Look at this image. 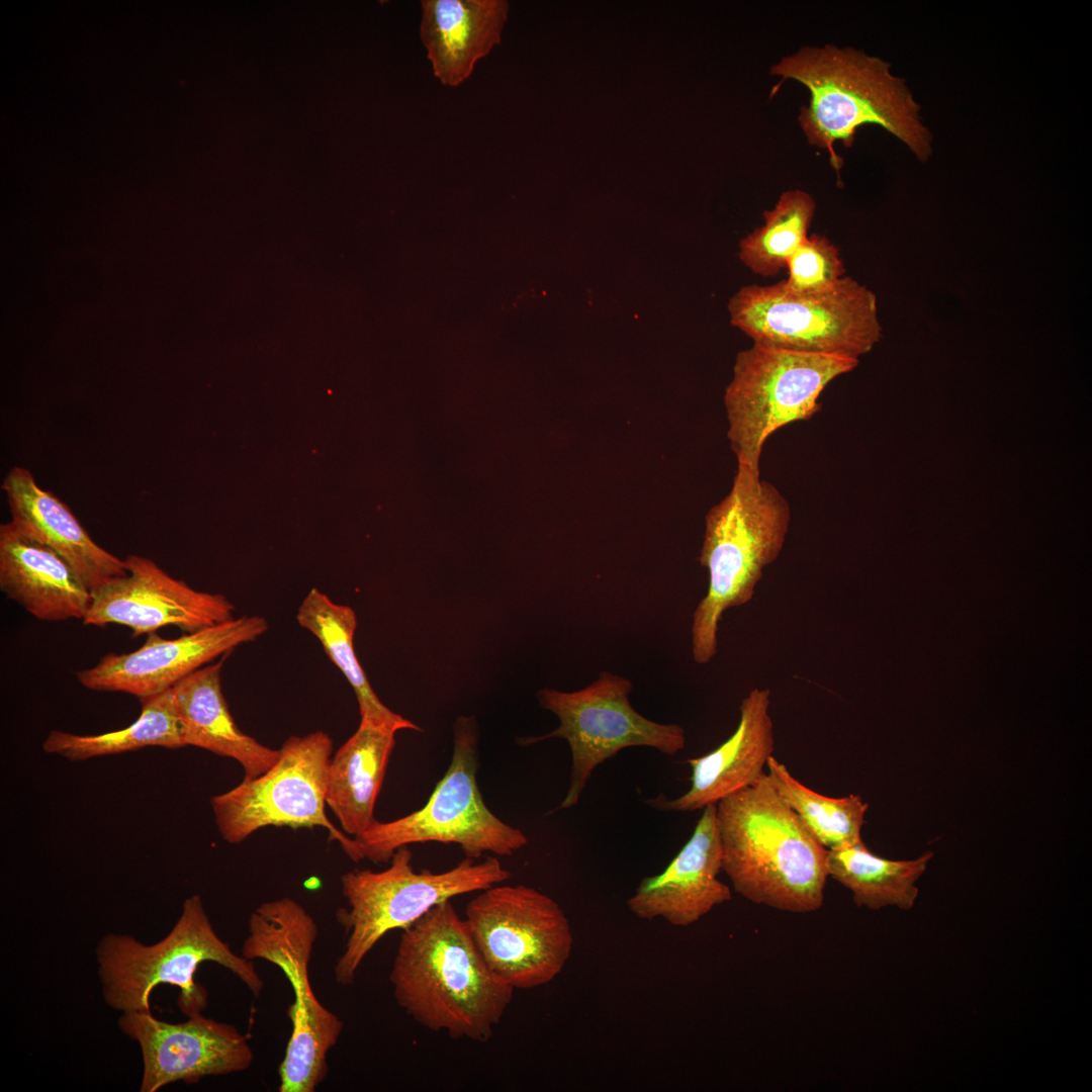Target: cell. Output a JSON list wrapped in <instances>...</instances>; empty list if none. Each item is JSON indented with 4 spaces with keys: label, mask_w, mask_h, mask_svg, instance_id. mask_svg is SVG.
I'll use <instances>...</instances> for the list:
<instances>
[{
    "label": "cell",
    "mask_w": 1092,
    "mask_h": 1092,
    "mask_svg": "<svg viewBox=\"0 0 1092 1092\" xmlns=\"http://www.w3.org/2000/svg\"><path fill=\"white\" fill-rule=\"evenodd\" d=\"M95 954L104 1002L121 1013L151 1010V995L162 984L179 990L177 1006L184 1015L202 1013L208 992L195 975L205 962L228 969L255 997L264 987L253 961L218 936L198 894L183 902L179 918L161 940L145 944L128 934L107 933Z\"/></svg>",
    "instance_id": "obj_5"
},
{
    "label": "cell",
    "mask_w": 1092,
    "mask_h": 1092,
    "mask_svg": "<svg viewBox=\"0 0 1092 1092\" xmlns=\"http://www.w3.org/2000/svg\"><path fill=\"white\" fill-rule=\"evenodd\" d=\"M142 711L127 727L96 735L52 730L42 744L44 752L71 761L119 754L148 746L184 747L182 728L172 688L141 700Z\"/></svg>",
    "instance_id": "obj_26"
},
{
    "label": "cell",
    "mask_w": 1092,
    "mask_h": 1092,
    "mask_svg": "<svg viewBox=\"0 0 1092 1092\" xmlns=\"http://www.w3.org/2000/svg\"><path fill=\"white\" fill-rule=\"evenodd\" d=\"M223 660L203 666L178 681L173 695L185 746L192 745L233 758L251 780L278 759L272 749L244 733L236 724L221 690Z\"/></svg>",
    "instance_id": "obj_22"
},
{
    "label": "cell",
    "mask_w": 1092,
    "mask_h": 1092,
    "mask_svg": "<svg viewBox=\"0 0 1092 1092\" xmlns=\"http://www.w3.org/2000/svg\"><path fill=\"white\" fill-rule=\"evenodd\" d=\"M790 520L788 500L761 479L759 467L737 462L729 493L705 518L699 561L708 570L709 587L693 614L696 663L716 655L723 614L751 601L764 568L784 547Z\"/></svg>",
    "instance_id": "obj_4"
},
{
    "label": "cell",
    "mask_w": 1092,
    "mask_h": 1092,
    "mask_svg": "<svg viewBox=\"0 0 1092 1092\" xmlns=\"http://www.w3.org/2000/svg\"><path fill=\"white\" fill-rule=\"evenodd\" d=\"M11 521L21 533L59 553L92 592L126 573L124 560L100 547L69 507L42 489L31 472L15 466L2 482Z\"/></svg>",
    "instance_id": "obj_19"
},
{
    "label": "cell",
    "mask_w": 1092,
    "mask_h": 1092,
    "mask_svg": "<svg viewBox=\"0 0 1092 1092\" xmlns=\"http://www.w3.org/2000/svg\"><path fill=\"white\" fill-rule=\"evenodd\" d=\"M332 749L333 741L323 731L291 736L267 771L213 796L210 804L221 837L236 844L267 826L323 827L353 861H360L356 839L340 831L326 815Z\"/></svg>",
    "instance_id": "obj_11"
},
{
    "label": "cell",
    "mask_w": 1092,
    "mask_h": 1092,
    "mask_svg": "<svg viewBox=\"0 0 1092 1092\" xmlns=\"http://www.w3.org/2000/svg\"><path fill=\"white\" fill-rule=\"evenodd\" d=\"M0 587L41 621L83 620L91 604V590L74 568L10 522L0 526Z\"/></svg>",
    "instance_id": "obj_20"
},
{
    "label": "cell",
    "mask_w": 1092,
    "mask_h": 1092,
    "mask_svg": "<svg viewBox=\"0 0 1092 1092\" xmlns=\"http://www.w3.org/2000/svg\"><path fill=\"white\" fill-rule=\"evenodd\" d=\"M788 277L781 281L794 294H821L843 277L845 268L838 248L825 236L812 234L787 262Z\"/></svg>",
    "instance_id": "obj_29"
},
{
    "label": "cell",
    "mask_w": 1092,
    "mask_h": 1092,
    "mask_svg": "<svg viewBox=\"0 0 1092 1092\" xmlns=\"http://www.w3.org/2000/svg\"><path fill=\"white\" fill-rule=\"evenodd\" d=\"M496 884L465 909L472 940L490 971L514 989L553 981L571 954L567 916L546 894L525 885Z\"/></svg>",
    "instance_id": "obj_13"
},
{
    "label": "cell",
    "mask_w": 1092,
    "mask_h": 1092,
    "mask_svg": "<svg viewBox=\"0 0 1092 1092\" xmlns=\"http://www.w3.org/2000/svg\"><path fill=\"white\" fill-rule=\"evenodd\" d=\"M318 929L297 901L285 897L259 905L250 915L242 956L276 966L287 979L293 1002L279 1092H313L329 1072L328 1055L343 1031V1021L322 1004L309 981L308 966Z\"/></svg>",
    "instance_id": "obj_7"
},
{
    "label": "cell",
    "mask_w": 1092,
    "mask_h": 1092,
    "mask_svg": "<svg viewBox=\"0 0 1092 1092\" xmlns=\"http://www.w3.org/2000/svg\"><path fill=\"white\" fill-rule=\"evenodd\" d=\"M477 743L474 717H459L450 765L426 805L392 821L376 820L356 837L361 860L389 862L399 847L412 843H455L473 860L484 852L511 855L528 843L522 830L505 823L485 805L476 779Z\"/></svg>",
    "instance_id": "obj_9"
},
{
    "label": "cell",
    "mask_w": 1092,
    "mask_h": 1092,
    "mask_svg": "<svg viewBox=\"0 0 1092 1092\" xmlns=\"http://www.w3.org/2000/svg\"><path fill=\"white\" fill-rule=\"evenodd\" d=\"M770 74L808 88L810 102L801 109L800 125L810 145L829 154L838 178L843 159L834 144L851 147L856 129L864 124L882 126L919 160L930 156L931 135L920 120L919 106L885 61L851 48L805 47L782 58Z\"/></svg>",
    "instance_id": "obj_3"
},
{
    "label": "cell",
    "mask_w": 1092,
    "mask_h": 1092,
    "mask_svg": "<svg viewBox=\"0 0 1092 1092\" xmlns=\"http://www.w3.org/2000/svg\"><path fill=\"white\" fill-rule=\"evenodd\" d=\"M389 980L418 1024L476 1042L492 1036L515 991L487 967L450 900L402 930Z\"/></svg>",
    "instance_id": "obj_1"
},
{
    "label": "cell",
    "mask_w": 1092,
    "mask_h": 1092,
    "mask_svg": "<svg viewBox=\"0 0 1092 1092\" xmlns=\"http://www.w3.org/2000/svg\"><path fill=\"white\" fill-rule=\"evenodd\" d=\"M117 1025L142 1052L141 1092H156L176 1082L197 1083L205 1077L247 1070L253 1051L233 1024L202 1013L182 1022H168L151 1010L121 1013Z\"/></svg>",
    "instance_id": "obj_14"
},
{
    "label": "cell",
    "mask_w": 1092,
    "mask_h": 1092,
    "mask_svg": "<svg viewBox=\"0 0 1092 1092\" xmlns=\"http://www.w3.org/2000/svg\"><path fill=\"white\" fill-rule=\"evenodd\" d=\"M397 731L361 719L355 733L331 757L326 804L341 827L354 838L376 821L374 806L380 793Z\"/></svg>",
    "instance_id": "obj_23"
},
{
    "label": "cell",
    "mask_w": 1092,
    "mask_h": 1092,
    "mask_svg": "<svg viewBox=\"0 0 1092 1092\" xmlns=\"http://www.w3.org/2000/svg\"><path fill=\"white\" fill-rule=\"evenodd\" d=\"M407 845L399 847L381 872L355 870L341 877L348 908L337 912L347 939L334 967L339 985L354 983L357 972L379 940L405 929L436 905L459 895L480 892L511 877L494 856L474 863L466 857L442 873L416 872Z\"/></svg>",
    "instance_id": "obj_6"
},
{
    "label": "cell",
    "mask_w": 1092,
    "mask_h": 1092,
    "mask_svg": "<svg viewBox=\"0 0 1092 1092\" xmlns=\"http://www.w3.org/2000/svg\"><path fill=\"white\" fill-rule=\"evenodd\" d=\"M815 209V200L809 193L784 192L775 207L763 212L764 223L740 241L741 262L763 277L779 274L809 236Z\"/></svg>",
    "instance_id": "obj_28"
},
{
    "label": "cell",
    "mask_w": 1092,
    "mask_h": 1092,
    "mask_svg": "<svg viewBox=\"0 0 1092 1092\" xmlns=\"http://www.w3.org/2000/svg\"><path fill=\"white\" fill-rule=\"evenodd\" d=\"M858 360L753 345L736 355L724 394L727 437L737 462L759 467L767 438L782 427L811 419L819 397Z\"/></svg>",
    "instance_id": "obj_10"
},
{
    "label": "cell",
    "mask_w": 1092,
    "mask_h": 1092,
    "mask_svg": "<svg viewBox=\"0 0 1092 1092\" xmlns=\"http://www.w3.org/2000/svg\"><path fill=\"white\" fill-rule=\"evenodd\" d=\"M632 682L603 671L590 685L574 692L541 689L540 706L557 716L559 726L543 736L526 737L521 745L560 738L571 750L568 791L558 809L577 804L595 768L628 747H650L674 755L685 748V730L658 723L638 713L629 701Z\"/></svg>",
    "instance_id": "obj_12"
},
{
    "label": "cell",
    "mask_w": 1092,
    "mask_h": 1092,
    "mask_svg": "<svg viewBox=\"0 0 1092 1092\" xmlns=\"http://www.w3.org/2000/svg\"><path fill=\"white\" fill-rule=\"evenodd\" d=\"M124 562L125 574L91 592L85 625L118 624L138 637L165 626L192 633L235 618V607L224 596L194 589L150 558L129 555Z\"/></svg>",
    "instance_id": "obj_15"
},
{
    "label": "cell",
    "mask_w": 1092,
    "mask_h": 1092,
    "mask_svg": "<svg viewBox=\"0 0 1092 1092\" xmlns=\"http://www.w3.org/2000/svg\"><path fill=\"white\" fill-rule=\"evenodd\" d=\"M931 850L913 859L894 860L874 854L859 842L827 850L828 876L852 893L857 907L910 910L919 894L916 883L933 857Z\"/></svg>",
    "instance_id": "obj_25"
},
{
    "label": "cell",
    "mask_w": 1092,
    "mask_h": 1092,
    "mask_svg": "<svg viewBox=\"0 0 1092 1092\" xmlns=\"http://www.w3.org/2000/svg\"><path fill=\"white\" fill-rule=\"evenodd\" d=\"M730 323L765 347L858 360L880 340L876 295L850 277L821 294H794L781 281L747 285L728 303Z\"/></svg>",
    "instance_id": "obj_8"
},
{
    "label": "cell",
    "mask_w": 1092,
    "mask_h": 1092,
    "mask_svg": "<svg viewBox=\"0 0 1092 1092\" xmlns=\"http://www.w3.org/2000/svg\"><path fill=\"white\" fill-rule=\"evenodd\" d=\"M766 768L779 795L827 850L845 848L861 840L869 805L860 796H823L801 784L774 756L767 760Z\"/></svg>",
    "instance_id": "obj_27"
},
{
    "label": "cell",
    "mask_w": 1092,
    "mask_h": 1092,
    "mask_svg": "<svg viewBox=\"0 0 1092 1092\" xmlns=\"http://www.w3.org/2000/svg\"><path fill=\"white\" fill-rule=\"evenodd\" d=\"M768 689H753L743 698L734 733L721 745L688 760L691 787L672 800L663 796L646 803L660 811L691 812L716 805L754 784L764 774L775 749Z\"/></svg>",
    "instance_id": "obj_18"
},
{
    "label": "cell",
    "mask_w": 1092,
    "mask_h": 1092,
    "mask_svg": "<svg viewBox=\"0 0 1092 1092\" xmlns=\"http://www.w3.org/2000/svg\"><path fill=\"white\" fill-rule=\"evenodd\" d=\"M721 871L716 805H709L678 853L663 872L640 882L627 906L640 919L689 926L731 900L730 888L718 879Z\"/></svg>",
    "instance_id": "obj_17"
},
{
    "label": "cell",
    "mask_w": 1092,
    "mask_h": 1092,
    "mask_svg": "<svg viewBox=\"0 0 1092 1092\" xmlns=\"http://www.w3.org/2000/svg\"><path fill=\"white\" fill-rule=\"evenodd\" d=\"M420 38L436 78L456 87L500 43L505 0H423Z\"/></svg>",
    "instance_id": "obj_21"
},
{
    "label": "cell",
    "mask_w": 1092,
    "mask_h": 1092,
    "mask_svg": "<svg viewBox=\"0 0 1092 1092\" xmlns=\"http://www.w3.org/2000/svg\"><path fill=\"white\" fill-rule=\"evenodd\" d=\"M267 629L263 617L242 616L174 639L153 632L139 649L108 653L95 666L77 671L76 677L89 690L150 698L216 657L256 640Z\"/></svg>",
    "instance_id": "obj_16"
},
{
    "label": "cell",
    "mask_w": 1092,
    "mask_h": 1092,
    "mask_svg": "<svg viewBox=\"0 0 1092 1092\" xmlns=\"http://www.w3.org/2000/svg\"><path fill=\"white\" fill-rule=\"evenodd\" d=\"M722 871L752 903L791 913L821 908L827 849L783 800L767 772L716 804Z\"/></svg>",
    "instance_id": "obj_2"
},
{
    "label": "cell",
    "mask_w": 1092,
    "mask_h": 1092,
    "mask_svg": "<svg viewBox=\"0 0 1092 1092\" xmlns=\"http://www.w3.org/2000/svg\"><path fill=\"white\" fill-rule=\"evenodd\" d=\"M296 620L318 639L329 658L353 688L361 719L390 726L396 731H421L418 725L388 709L374 693L355 653L353 641L357 620L350 607L336 604L317 588H311L297 610Z\"/></svg>",
    "instance_id": "obj_24"
}]
</instances>
